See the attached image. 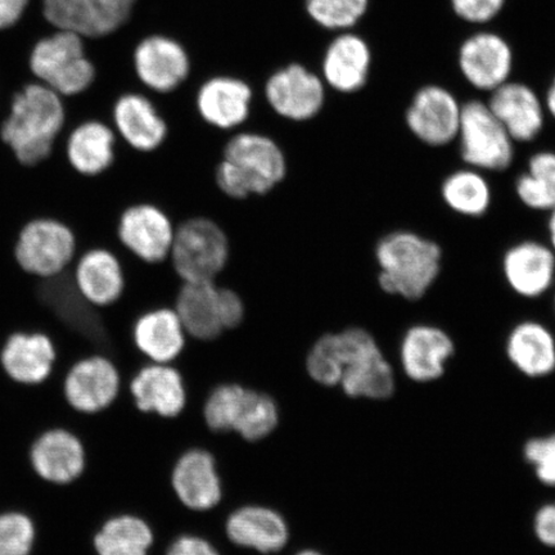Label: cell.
Instances as JSON below:
<instances>
[{
    "instance_id": "cell-1",
    "label": "cell",
    "mask_w": 555,
    "mask_h": 555,
    "mask_svg": "<svg viewBox=\"0 0 555 555\" xmlns=\"http://www.w3.org/2000/svg\"><path fill=\"white\" fill-rule=\"evenodd\" d=\"M305 366L318 385L338 388L350 400L384 401L397 392L395 367L362 324L324 332L310 346Z\"/></svg>"
},
{
    "instance_id": "cell-2",
    "label": "cell",
    "mask_w": 555,
    "mask_h": 555,
    "mask_svg": "<svg viewBox=\"0 0 555 555\" xmlns=\"http://www.w3.org/2000/svg\"><path fill=\"white\" fill-rule=\"evenodd\" d=\"M67 122L64 96L30 80L11 96L0 121V139L20 165L35 168L54 154Z\"/></svg>"
},
{
    "instance_id": "cell-3",
    "label": "cell",
    "mask_w": 555,
    "mask_h": 555,
    "mask_svg": "<svg viewBox=\"0 0 555 555\" xmlns=\"http://www.w3.org/2000/svg\"><path fill=\"white\" fill-rule=\"evenodd\" d=\"M287 173L282 145L263 131L245 128L228 135L214 180L224 197L245 201L273 192Z\"/></svg>"
},
{
    "instance_id": "cell-4",
    "label": "cell",
    "mask_w": 555,
    "mask_h": 555,
    "mask_svg": "<svg viewBox=\"0 0 555 555\" xmlns=\"http://www.w3.org/2000/svg\"><path fill=\"white\" fill-rule=\"evenodd\" d=\"M373 259L382 293L409 302L423 300L443 269L440 243L412 229H395L382 235L374 245Z\"/></svg>"
},
{
    "instance_id": "cell-5",
    "label": "cell",
    "mask_w": 555,
    "mask_h": 555,
    "mask_svg": "<svg viewBox=\"0 0 555 555\" xmlns=\"http://www.w3.org/2000/svg\"><path fill=\"white\" fill-rule=\"evenodd\" d=\"M31 78L65 100L88 92L96 80V66L85 38L74 33L52 30L35 41L29 54Z\"/></svg>"
},
{
    "instance_id": "cell-6",
    "label": "cell",
    "mask_w": 555,
    "mask_h": 555,
    "mask_svg": "<svg viewBox=\"0 0 555 555\" xmlns=\"http://www.w3.org/2000/svg\"><path fill=\"white\" fill-rule=\"evenodd\" d=\"M204 416L212 433L235 434L249 442L266 439L280 422L270 395L238 384L215 387L206 399Z\"/></svg>"
},
{
    "instance_id": "cell-7",
    "label": "cell",
    "mask_w": 555,
    "mask_h": 555,
    "mask_svg": "<svg viewBox=\"0 0 555 555\" xmlns=\"http://www.w3.org/2000/svg\"><path fill=\"white\" fill-rule=\"evenodd\" d=\"M79 253L74 229L50 215L26 220L13 243L17 267L35 280H53L68 273Z\"/></svg>"
},
{
    "instance_id": "cell-8",
    "label": "cell",
    "mask_w": 555,
    "mask_h": 555,
    "mask_svg": "<svg viewBox=\"0 0 555 555\" xmlns=\"http://www.w3.org/2000/svg\"><path fill=\"white\" fill-rule=\"evenodd\" d=\"M231 254L225 229L217 220L198 215L177 224L169 263L180 282L218 281Z\"/></svg>"
},
{
    "instance_id": "cell-9",
    "label": "cell",
    "mask_w": 555,
    "mask_h": 555,
    "mask_svg": "<svg viewBox=\"0 0 555 555\" xmlns=\"http://www.w3.org/2000/svg\"><path fill=\"white\" fill-rule=\"evenodd\" d=\"M455 144L463 165L486 173L508 171L516 162L517 143L480 99L463 102Z\"/></svg>"
},
{
    "instance_id": "cell-10",
    "label": "cell",
    "mask_w": 555,
    "mask_h": 555,
    "mask_svg": "<svg viewBox=\"0 0 555 555\" xmlns=\"http://www.w3.org/2000/svg\"><path fill=\"white\" fill-rule=\"evenodd\" d=\"M330 94L317 69L300 61H291L267 76L260 96L278 119L307 124L323 114Z\"/></svg>"
},
{
    "instance_id": "cell-11",
    "label": "cell",
    "mask_w": 555,
    "mask_h": 555,
    "mask_svg": "<svg viewBox=\"0 0 555 555\" xmlns=\"http://www.w3.org/2000/svg\"><path fill=\"white\" fill-rule=\"evenodd\" d=\"M130 64L138 87L154 96L177 93L193 75L189 48L163 31L142 35L131 50Z\"/></svg>"
},
{
    "instance_id": "cell-12",
    "label": "cell",
    "mask_w": 555,
    "mask_h": 555,
    "mask_svg": "<svg viewBox=\"0 0 555 555\" xmlns=\"http://www.w3.org/2000/svg\"><path fill=\"white\" fill-rule=\"evenodd\" d=\"M177 223L163 206L138 201L124 208L115 235L121 255L145 266H163L170 258Z\"/></svg>"
},
{
    "instance_id": "cell-13",
    "label": "cell",
    "mask_w": 555,
    "mask_h": 555,
    "mask_svg": "<svg viewBox=\"0 0 555 555\" xmlns=\"http://www.w3.org/2000/svg\"><path fill=\"white\" fill-rule=\"evenodd\" d=\"M135 7L131 0H40L41 16L53 30L74 33L87 41L124 30Z\"/></svg>"
},
{
    "instance_id": "cell-14",
    "label": "cell",
    "mask_w": 555,
    "mask_h": 555,
    "mask_svg": "<svg viewBox=\"0 0 555 555\" xmlns=\"http://www.w3.org/2000/svg\"><path fill=\"white\" fill-rule=\"evenodd\" d=\"M256 99L251 82L238 75L218 73L199 81L193 106L208 128L231 134L247 127Z\"/></svg>"
},
{
    "instance_id": "cell-15",
    "label": "cell",
    "mask_w": 555,
    "mask_h": 555,
    "mask_svg": "<svg viewBox=\"0 0 555 555\" xmlns=\"http://www.w3.org/2000/svg\"><path fill=\"white\" fill-rule=\"evenodd\" d=\"M463 102L453 90L429 82L415 90L404 111V124L416 142L441 150L455 144Z\"/></svg>"
},
{
    "instance_id": "cell-16",
    "label": "cell",
    "mask_w": 555,
    "mask_h": 555,
    "mask_svg": "<svg viewBox=\"0 0 555 555\" xmlns=\"http://www.w3.org/2000/svg\"><path fill=\"white\" fill-rule=\"evenodd\" d=\"M456 66L470 88L490 94L512 79L516 54L504 35L482 29L462 40Z\"/></svg>"
},
{
    "instance_id": "cell-17",
    "label": "cell",
    "mask_w": 555,
    "mask_h": 555,
    "mask_svg": "<svg viewBox=\"0 0 555 555\" xmlns=\"http://www.w3.org/2000/svg\"><path fill=\"white\" fill-rule=\"evenodd\" d=\"M109 124L124 147L135 154H155L169 138V122L154 95L142 89L125 90L111 107Z\"/></svg>"
},
{
    "instance_id": "cell-18",
    "label": "cell",
    "mask_w": 555,
    "mask_h": 555,
    "mask_svg": "<svg viewBox=\"0 0 555 555\" xmlns=\"http://www.w3.org/2000/svg\"><path fill=\"white\" fill-rule=\"evenodd\" d=\"M374 54L370 41L356 30L333 35L323 47L318 73L330 93L353 96L370 86Z\"/></svg>"
},
{
    "instance_id": "cell-19",
    "label": "cell",
    "mask_w": 555,
    "mask_h": 555,
    "mask_svg": "<svg viewBox=\"0 0 555 555\" xmlns=\"http://www.w3.org/2000/svg\"><path fill=\"white\" fill-rule=\"evenodd\" d=\"M68 275L76 294L95 309L115 307L127 293V267L121 253L115 248L92 246L80 249Z\"/></svg>"
},
{
    "instance_id": "cell-20",
    "label": "cell",
    "mask_w": 555,
    "mask_h": 555,
    "mask_svg": "<svg viewBox=\"0 0 555 555\" xmlns=\"http://www.w3.org/2000/svg\"><path fill=\"white\" fill-rule=\"evenodd\" d=\"M59 144L68 168L87 179L100 178L113 169L120 147L113 125L100 117L69 125Z\"/></svg>"
},
{
    "instance_id": "cell-21",
    "label": "cell",
    "mask_w": 555,
    "mask_h": 555,
    "mask_svg": "<svg viewBox=\"0 0 555 555\" xmlns=\"http://www.w3.org/2000/svg\"><path fill=\"white\" fill-rule=\"evenodd\" d=\"M398 353L402 374L414 384L427 385L446 376L456 344L440 325L415 323L402 333Z\"/></svg>"
},
{
    "instance_id": "cell-22",
    "label": "cell",
    "mask_w": 555,
    "mask_h": 555,
    "mask_svg": "<svg viewBox=\"0 0 555 555\" xmlns=\"http://www.w3.org/2000/svg\"><path fill=\"white\" fill-rule=\"evenodd\" d=\"M501 270L505 286L524 300H540L555 287V254L545 241L513 243L502 256Z\"/></svg>"
},
{
    "instance_id": "cell-23",
    "label": "cell",
    "mask_w": 555,
    "mask_h": 555,
    "mask_svg": "<svg viewBox=\"0 0 555 555\" xmlns=\"http://www.w3.org/2000/svg\"><path fill=\"white\" fill-rule=\"evenodd\" d=\"M121 388L119 370L102 353L78 360L69 367L64 382L68 405L85 414L106 411L119 398Z\"/></svg>"
},
{
    "instance_id": "cell-24",
    "label": "cell",
    "mask_w": 555,
    "mask_h": 555,
    "mask_svg": "<svg viewBox=\"0 0 555 555\" xmlns=\"http://www.w3.org/2000/svg\"><path fill=\"white\" fill-rule=\"evenodd\" d=\"M486 102L517 145L533 143L544 133L547 115L543 95L527 82L511 79Z\"/></svg>"
},
{
    "instance_id": "cell-25",
    "label": "cell",
    "mask_w": 555,
    "mask_h": 555,
    "mask_svg": "<svg viewBox=\"0 0 555 555\" xmlns=\"http://www.w3.org/2000/svg\"><path fill=\"white\" fill-rule=\"evenodd\" d=\"M131 341L149 363L173 364L185 350L189 335L171 305L139 312L130 330Z\"/></svg>"
},
{
    "instance_id": "cell-26",
    "label": "cell",
    "mask_w": 555,
    "mask_h": 555,
    "mask_svg": "<svg viewBox=\"0 0 555 555\" xmlns=\"http://www.w3.org/2000/svg\"><path fill=\"white\" fill-rule=\"evenodd\" d=\"M178 501L194 512H207L223 501V483L210 451L192 448L178 457L171 470Z\"/></svg>"
},
{
    "instance_id": "cell-27",
    "label": "cell",
    "mask_w": 555,
    "mask_h": 555,
    "mask_svg": "<svg viewBox=\"0 0 555 555\" xmlns=\"http://www.w3.org/2000/svg\"><path fill=\"white\" fill-rule=\"evenodd\" d=\"M225 533L234 546L262 555L281 553L289 541L287 520L282 513L255 503L229 513Z\"/></svg>"
},
{
    "instance_id": "cell-28",
    "label": "cell",
    "mask_w": 555,
    "mask_h": 555,
    "mask_svg": "<svg viewBox=\"0 0 555 555\" xmlns=\"http://www.w3.org/2000/svg\"><path fill=\"white\" fill-rule=\"evenodd\" d=\"M128 387L139 412L176 418L184 411L186 387L173 364L147 362L130 378Z\"/></svg>"
},
{
    "instance_id": "cell-29",
    "label": "cell",
    "mask_w": 555,
    "mask_h": 555,
    "mask_svg": "<svg viewBox=\"0 0 555 555\" xmlns=\"http://www.w3.org/2000/svg\"><path fill=\"white\" fill-rule=\"evenodd\" d=\"M31 466L40 478L54 485L72 483L86 469V449L78 436L66 428H52L35 439Z\"/></svg>"
},
{
    "instance_id": "cell-30",
    "label": "cell",
    "mask_w": 555,
    "mask_h": 555,
    "mask_svg": "<svg viewBox=\"0 0 555 555\" xmlns=\"http://www.w3.org/2000/svg\"><path fill=\"white\" fill-rule=\"evenodd\" d=\"M57 359L53 339L41 331L12 332L0 350V364L12 380L39 385L51 376Z\"/></svg>"
},
{
    "instance_id": "cell-31",
    "label": "cell",
    "mask_w": 555,
    "mask_h": 555,
    "mask_svg": "<svg viewBox=\"0 0 555 555\" xmlns=\"http://www.w3.org/2000/svg\"><path fill=\"white\" fill-rule=\"evenodd\" d=\"M504 351L509 364L526 378L544 379L555 373V333L537 319L513 325Z\"/></svg>"
},
{
    "instance_id": "cell-32",
    "label": "cell",
    "mask_w": 555,
    "mask_h": 555,
    "mask_svg": "<svg viewBox=\"0 0 555 555\" xmlns=\"http://www.w3.org/2000/svg\"><path fill=\"white\" fill-rule=\"evenodd\" d=\"M172 307L191 339L208 343L224 335L217 281L180 283Z\"/></svg>"
},
{
    "instance_id": "cell-33",
    "label": "cell",
    "mask_w": 555,
    "mask_h": 555,
    "mask_svg": "<svg viewBox=\"0 0 555 555\" xmlns=\"http://www.w3.org/2000/svg\"><path fill=\"white\" fill-rule=\"evenodd\" d=\"M489 173L463 165L450 171L440 184V197L450 212L466 219H481L494 203Z\"/></svg>"
},
{
    "instance_id": "cell-34",
    "label": "cell",
    "mask_w": 555,
    "mask_h": 555,
    "mask_svg": "<svg viewBox=\"0 0 555 555\" xmlns=\"http://www.w3.org/2000/svg\"><path fill=\"white\" fill-rule=\"evenodd\" d=\"M154 541V530L147 520L131 513H121L101 526L93 543L99 555H149Z\"/></svg>"
},
{
    "instance_id": "cell-35",
    "label": "cell",
    "mask_w": 555,
    "mask_h": 555,
    "mask_svg": "<svg viewBox=\"0 0 555 555\" xmlns=\"http://www.w3.org/2000/svg\"><path fill=\"white\" fill-rule=\"evenodd\" d=\"M520 205L547 214L555 207V150H539L527 158L526 168L513 184Z\"/></svg>"
},
{
    "instance_id": "cell-36",
    "label": "cell",
    "mask_w": 555,
    "mask_h": 555,
    "mask_svg": "<svg viewBox=\"0 0 555 555\" xmlns=\"http://www.w3.org/2000/svg\"><path fill=\"white\" fill-rule=\"evenodd\" d=\"M372 0H302L305 15L317 29L337 34L356 30L371 10Z\"/></svg>"
},
{
    "instance_id": "cell-37",
    "label": "cell",
    "mask_w": 555,
    "mask_h": 555,
    "mask_svg": "<svg viewBox=\"0 0 555 555\" xmlns=\"http://www.w3.org/2000/svg\"><path fill=\"white\" fill-rule=\"evenodd\" d=\"M35 543L33 519L23 512L0 513V555H30Z\"/></svg>"
},
{
    "instance_id": "cell-38",
    "label": "cell",
    "mask_w": 555,
    "mask_h": 555,
    "mask_svg": "<svg viewBox=\"0 0 555 555\" xmlns=\"http://www.w3.org/2000/svg\"><path fill=\"white\" fill-rule=\"evenodd\" d=\"M522 454L537 480L555 490V431L531 437L525 442Z\"/></svg>"
},
{
    "instance_id": "cell-39",
    "label": "cell",
    "mask_w": 555,
    "mask_h": 555,
    "mask_svg": "<svg viewBox=\"0 0 555 555\" xmlns=\"http://www.w3.org/2000/svg\"><path fill=\"white\" fill-rule=\"evenodd\" d=\"M508 0H449L450 9L463 23L486 26L502 15Z\"/></svg>"
},
{
    "instance_id": "cell-40",
    "label": "cell",
    "mask_w": 555,
    "mask_h": 555,
    "mask_svg": "<svg viewBox=\"0 0 555 555\" xmlns=\"http://www.w3.org/2000/svg\"><path fill=\"white\" fill-rule=\"evenodd\" d=\"M218 284L221 321H223L225 332L237 330L246 319V302L238 291L224 286V284Z\"/></svg>"
},
{
    "instance_id": "cell-41",
    "label": "cell",
    "mask_w": 555,
    "mask_h": 555,
    "mask_svg": "<svg viewBox=\"0 0 555 555\" xmlns=\"http://www.w3.org/2000/svg\"><path fill=\"white\" fill-rule=\"evenodd\" d=\"M532 532L541 545L555 551V501L539 506L532 517Z\"/></svg>"
},
{
    "instance_id": "cell-42",
    "label": "cell",
    "mask_w": 555,
    "mask_h": 555,
    "mask_svg": "<svg viewBox=\"0 0 555 555\" xmlns=\"http://www.w3.org/2000/svg\"><path fill=\"white\" fill-rule=\"evenodd\" d=\"M165 555H221L218 547L210 540L194 535V533H182L171 541Z\"/></svg>"
},
{
    "instance_id": "cell-43",
    "label": "cell",
    "mask_w": 555,
    "mask_h": 555,
    "mask_svg": "<svg viewBox=\"0 0 555 555\" xmlns=\"http://www.w3.org/2000/svg\"><path fill=\"white\" fill-rule=\"evenodd\" d=\"M31 0H0V31L17 26L26 15Z\"/></svg>"
},
{
    "instance_id": "cell-44",
    "label": "cell",
    "mask_w": 555,
    "mask_h": 555,
    "mask_svg": "<svg viewBox=\"0 0 555 555\" xmlns=\"http://www.w3.org/2000/svg\"><path fill=\"white\" fill-rule=\"evenodd\" d=\"M547 119L555 122V74L552 76L550 85L545 89L543 95Z\"/></svg>"
},
{
    "instance_id": "cell-45",
    "label": "cell",
    "mask_w": 555,
    "mask_h": 555,
    "mask_svg": "<svg viewBox=\"0 0 555 555\" xmlns=\"http://www.w3.org/2000/svg\"><path fill=\"white\" fill-rule=\"evenodd\" d=\"M546 243L550 245V247L553 249L555 254V207L553 210L546 214Z\"/></svg>"
},
{
    "instance_id": "cell-46",
    "label": "cell",
    "mask_w": 555,
    "mask_h": 555,
    "mask_svg": "<svg viewBox=\"0 0 555 555\" xmlns=\"http://www.w3.org/2000/svg\"><path fill=\"white\" fill-rule=\"evenodd\" d=\"M294 555H327V554H324L321 551L314 550V547H304V550L296 552Z\"/></svg>"
},
{
    "instance_id": "cell-47",
    "label": "cell",
    "mask_w": 555,
    "mask_h": 555,
    "mask_svg": "<svg viewBox=\"0 0 555 555\" xmlns=\"http://www.w3.org/2000/svg\"><path fill=\"white\" fill-rule=\"evenodd\" d=\"M552 309H553L554 317H555V287L552 291Z\"/></svg>"
},
{
    "instance_id": "cell-48",
    "label": "cell",
    "mask_w": 555,
    "mask_h": 555,
    "mask_svg": "<svg viewBox=\"0 0 555 555\" xmlns=\"http://www.w3.org/2000/svg\"><path fill=\"white\" fill-rule=\"evenodd\" d=\"M131 2H134L135 4H138L139 0H131Z\"/></svg>"
}]
</instances>
